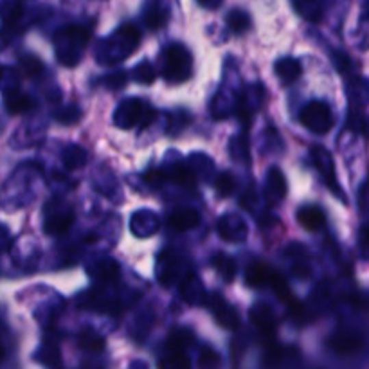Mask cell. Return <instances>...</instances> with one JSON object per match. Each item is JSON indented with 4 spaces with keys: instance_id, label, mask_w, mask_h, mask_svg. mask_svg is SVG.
<instances>
[{
    "instance_id": "4dcf8cb0",
    "label": "cell",
    "mask_w": 369,
    "mask_h": 369,
    "mask_svg": "<svg viewBox=\"0 0 369 369\" xmlns=\"http://www.w3.org/2000/svg\"><path fill=\"white\" fill-rule=\"evenodd\" d=\"M155 76V68H153V65H151L150 62H142V64L137 65L136 71H133V78L139 83H142V85H151Z\"/></svg>"
},
{
    "instance_id": "603a6c76",
    "label": "cell",
    "mask_w": 369,
    "mask_h": 369,
    "mask_svg": "<svg viewBox=\"0 0 369 369\" xmlns=\"http://www.w3.org/2000/svg\"><path fill=\"white\" fill-rule=\"evenodd\" d=\"M90 274L99 281H114L119 277V265L112 259H105V262L97 263Z\"/></svg>"
},
{
    "instance_id": "d4e9b609",
    "label": "cell",
    "mask_w": 369,
    "mask_h": 369,
    "mask_svg": "<svg viewBox=\"0 0 369 369\" xmlns=\"http://www.w3.org/2000/svg\"><path fill=\"white\" fill-rule=\"evenodd\" d=\"M166 20H168V15H166V11L159 4H150L146 8L144 24L150 29H161V27H164Z\"/></svg>"
},
{
    "instance_id": "f546056e",
    "label": "cell",
    "mask_w": 369,
    "mask_h": 369,
    "mask_svg": "<svg viewBox=\"0 0 369 369\" xmlns=\"http://www.w3.org/2000/svg\"><path fill=\"white\" fill-rule=\"evenodd\" d=\"M20 68L27 78H36L44 73V64L36 56H24L20 58Z\"/></svg>"
},
{
    "instance_id": "8d00e7d4",
    "label": "cell",
    "mask_w": 369,
    "mask_h": 369,
    "mask_svg": "<svg viewBox=\"0 0 369 369\" xmlns=\"http://www.w3.org/2000/svg\"><path fill=\"white\" fill-rule=\"evenodd\" d=\"M4 355H5V351H4V346L0 344V362H2V360H4Z\"/></svg>"
},
{
    "instance_id": "5bb4252c",
    "label": "cell",
    "mask_w": 369,
    "mask_h": 369,
    "mask_svg": "<svg viewBox=\"0 0 369 369\" xmlns=\"http://www.w3.org/2000/svg\"><path fill=\"white\" fill-rule=\"evenodd\" d=\"M4 105H5V108H8V112L13 114V116L29 112L31 108L34 107L31 96L20 92L18 88H13V90H8V92H5Z\"/></svg>"
},
{
    "instance_id": "2e32d148",
    "label": "cell",
    "mask_w": 369,
    "mask_h": 369,
    "mask_svg": "<svg viewBox=\"0 0 369 369\" xmlns=\"http://www.w3.org/2000/svg\"><path fill=\"white\" fill-rule=\"evenodd\" d=\"M274 71H276V76L281 79L283 85H292L301 76L303 67L296 58H281L276 62Z\"/></svg>"
},
{
    "instance_id": "ba28073f",
    "label": "cell",
    "mask_w": 369,
    "mask_h": 369,
    "mask_svg": "<svg viewBox=\"0 0 369 369\" xmlns=\"http://www.w3.org/2000/svg\"><path fill=\"white\" fill-rule=\"evenodd\" d=\"M209 306L213 308V314L214 317H216V321L224 326V328H231V330L238 328L240 325L238 314H236V310H234L233 306L227 305V303L222 299V296L216 294L213 299H209Z\"/></svg>"
},
{
    "instance_id": "7c38bea8",
    "label": "cell",
    "mask_w": 369,
    "mask_h": 369,
    "mask_svg": "<svg viewBox=\"0 0 369 369\" xmlns=\"http://www.w3.org/2000/svg\"><path fill=\"white\" fill-rule=\"evenodd\" d=\"M265 194H267V199L270 200L272 204L281 202L283 196L287 194V180H285L283 173L277 170V168H270V171H268Z\"/></svg>"
},
{
    "instance_id": "7a4b0ae2",
    "label": "cell",
    "mask_w": 369,
    "mask_h": 369,
    "mask_svg": "<svg viewBox=\"0 0 369 369\" xmlns=\"http://www.w3.org/2000/svg\"><path fill=\"white\" fill-rule=\"evenodd\" d=\"M139 38H141V34L136 25H121L97 51V60H101L103 64H116V62L128 58L139 45Z\"/></svg>"
},
{
    "instance_id": "74e56055",
    "label": "cell",
    "mask_w": 369,
    "mask_h": 369,
    "mask_svg": "<svg viewBox=\"0 0 369 369\" xmlns=\"http://www.w3.org/2000/svg\"><path fill=\"white\" fill-rule=\"evenodd\" d=\"M364 2H366V5H368V8H369V0H364Z\"/></svg>"
},
{
    "instance_id": "d6a6232c",
    "label": "cell",
    "mask_w": 369,
    "mask_h": 369,
    "mask_svg": "<svg viewBox=\"0 0 369 369\" xmlns=\"http://www.w3.org/2000/svg\"><path fill=\"white\" fill-rule=\"evenodd\" d=\"M359 253L364 262H369V224L360 229L359 234Z\"/></svg>"
},
{
    "instance_id": "4fadbf2b",
    "label": "cell",
    "mask_w": 369,
    "mask_h": 369,
    "mask_svg": "<svg viewBox=\"0 0 369 369\" xmlns=\"http://www.w3.org/2000/svg\"><path fill=\"white\" fill-rule=\"evenodd\" d=\"M330 348L335 353L339 355H351L355 351L360 350L362 346V339L355 333H348V331H342V333H335V335L330 339Z\"/></svg>"
},
{
    "instance_id": "836d02e7",
    "label": "cell",
    "mask_w": 369,
    "mask_h": 369,
    "mask_svg": "<svg viewBox=\"0 0 369 369\" xmlns=\"http://www.w3.org/2000/svg\"><path fill=\"white\" fill-rule=\"evenodd\" d=\"M81 346L83 348H87V350L97 351L103 348V339L101 337L90 335V333H87V335L81 337Z\"/></svg>"
},
{
    "instance_id": "7402d4cb",
    "label": "cell",
    "mask_w": 369,
    "mask_h": 369,
    "mask_svg": "<svg viewBox=\"0 0 369 369\" xmlns=\"http://www.w3.org/2000/svg\"><path fill=\"white\" fill-rule=\"evenodd\" d=\"M227 25L234 34L247 33L251 29V16L242 10H233L227 15Z\"/></svg>"
},
{
    "instance_id": "ac0fdd59",
    "label": "cell",
    "mask_w": 369,
    "mask_h": 369,
    "mask_svg": "<svg viewBox=\"0 0 369 369\" xmlns=\"http://www.w3.org/2000/svg\"><path fill=\"white\" fill-rule=\"evenodd\" d=\"M62 161H64L67 170H78V168L87 164V151L83 150L81 146L71 144L62 153Z\"/></svg>"
},
{
    "instance_id": "e0dca14e",
    "label": "cell",
    "mask_w": 369,
    "mask_h": 369,
    "mask_svg": "<svg viewBox=\"0 0 369 369\" xmlns=\"http://www.w3.org/2000/svg\"><path fill=\"white\" fill-rule=\"evenodd\" d=\"M200 224V213L199 211H194V209H177L175 213H171L170 216V225L175 231H180V233H184V231H191L196 225Z\"/></svg>"
},
{
    "instance_id": "30bf717a",
    "label": "cell",
    "mask_w": 369,
    "mask_h": 369,
    "mask_svg": "<svg viewBox=\"0 0 369 369\" xmlns=\"http://www.w3.org/2000/svg\"><path fill=\"white\" fill-rule=\"evenodd\" d=\"M274 274H276V270L272 267H268L267 263L254 262L245 270V281H247L249 287L262 288L265 285H270Z\"/></svg>"
},
{
    "instance_id": "f1b7e54d",
    "label": "cell",
    "mask_w": 369,
    "mask_h": 369,
    "mask_svg": "<svg viewBox=\"0 0 369 369\" xmlns=\"http://www.w3.org/2000/svg\"><path fill=\"white\" fill-rule=\"evenodd\" d=\"M220 366H222V359L218 351H214L213 348H204L200 351L199 369H220Z\"/></svg>"
},
{
    "instance_id": "4316f807",
    "label": "cell",
    "mask_w": 369,
    "mask_h": 369,
    "mask_svg": "<svg viewBox=\"0 0 369 369\" xmlns=\"http://www.w3.org/2000/svg\"><path fill=\"white\" fill-rule=\"evenodd\" d=\"M214 190L220 196H231L236 190V179L231 173H220L214 180Z\"/></svg>"
},
{
    "instance_id": "cb8c5ba5",
    "label": "cell",
    "mask_w": 369,
    "mask_h": 369,
    "mask_svg": "<svg viewBox=\"0 0 369 369\" xmlns=\"http://www.w3.org/2000/svg\"><path fill=\"white\" fill-rule=\"evenodd\" d=\"M270 285H272V290L274 294L277 296V299L281 303H285L287 306H292L294 303H296V297L292 296V290L290 287H288V283L285 281V277L281 276L279 272L274 274L272 281H270Z\"/></svg>"
},
{
    "instance_id": "1f68e13d",
    "label": "cell",
    "mask_w": 369,
    "mask_h": 369,
    "mask_svg": "<svg viewBox=\"0 0 369 369\" xmlns=\"http://www.w3.org/2000/svg\"><path fill=\"white\" fill-rule=\"evenodd\" d=\"M128 76L125 73H110L108 76L101 78L103 87L110 88V90H117V88H123L127 85Z\"/></svg>"
},
{
    "instance_id": "52a82bcc",
    "label": "cell",
    "mask_w": 369,
    "mask_h": 369,
    "mask_svg": "<svg viewBox=\"0 0 369 369\" xmlns=\"http://www.w3.org/2000/svg\"><path fill=\"white\" fill-rule=\"evenodd\" d=\"M251 322L263 337H272L276 331V316L272 308L265 303H257L251 308Z\"/></svg>"
},
{
    "instance_id": "3957f363",
    "label": "cell",
    "mask_w": 369,
    "mask_h": 369,
    "mask_svg": "<svg viewBox=\"0 0 369 369\" xmlns=\"http://www.w3.org/2000/svg\"><path fill=\"white\" fill-rule=\"evenodd\" d=\"M157 112L150 103L141 101L137 97H130L127 101H123L116 110L114 121L119 128L130 130V128H146L153 123Z\"/></svg>"
},
{
    "instance_id": "ffe728a7",
    "label": "cell",
    "mask_w": 369,
    "mask_h": 369,
    "mask_svg": "<svg viewBox=\"0 0 369 369\" xmlns=\"http://www.w3.org/2000/svg\"><path fill=\"white\" fill-rule=\"evenodd\" d=\"M213 265L214 268L218 270V274L222 276L224 281H233L236 277V272H238V265L234 262L233 257L225 256V254L218 253L213 257Z\"/></svg>"
},
{
    "instance_id": "83f0119b",
    "label": "cell",
    "mask_w": 369,
    "mask_h": 369,
    "mask_svg": "<svg viewBox=\"0 0 369 369\" xmlns=\"http://www.w3.org/2000/svg\"><path fill=\"white\" fill-rule=\"evenodd\" d=\"M54 119L62 125H74L81 119V110L76 105H67V107L60 108L54 114Z\"/></svg>"
},
{
    "instance_id": "5b68a950",
    "label": "cell",
    "mask_w": 369,
    "mask_h": 369,
    "mask_svg": "<svg viewBox=\"0 0 369 369\" xmlns=\"http://www.w3.org/2000/svg\"><path fill=\"white\" fill-rule=\"evenodd\" d=\"M301 123L311 133L325 136L333 128V114L326 103L311 101L301 110Z\"/></svg>"
},
{
    "instance_id": "6da1fadb",
    "label": "cell",
    "mask_w": 369,
    "mask_h": 369,
    "mask_svg": "<svg viewBox=\"0 0 369 369\" xmlns=\"http://www.w3.org/2000/svg\"><path fill=\"white\" fill-rule=\"evenodd\" d=\"M90 40V29L83 25H67L60 29L54 36L56 45V58L65 67H74L81 60L83 49L87 47Z\"/></svg>"
},
{
    "instance_id": "d590c367",
    "label": "cell",
    "mask_w": 369,
    "mask_h": 369,
    "mask_svg": "<svg viewBox=\"0 0 369 369\" xmlns=\"http://www.w3.org/2000/svg\"><path fill=\"white\" fill-rule=\"evenodd\" d=\"M200 4L204 5V8H209V10H213V8H218L222 4V0H199Z\"/></svg>"
},
{
    "instance_id": "d6986e66",
    "label": "cell",
    "mask_w": 369,
    "mask_h": 369,
    "mask_svg": "<svg viewBox=\"0 0 369 369\" xmlns=\"http://www.w3.org/2000/svg\"><path fill=\"white\" fill-rule=\"evenodd\" d=\"M24 15L22 0H0V20L5 24H15Z\"/></svg>"
},
{
    "instance_id": "9c48e42d",
    "label": "cell",
    "mask_w": 369,
    "mask_h": 369,
    "mask_svg": "<svg viewBox=\"0 0 369 369\" xmlns=\"http://www.w3.org/2000/svg\"><path fill=\"white\" fill-rule=\"evenodd\" d=\"M218 233L222 238L238 243L247 238V225H245V222H243L242 218L231 214V216H224V218L220 220Z\"/></svg>"
},
{
    "instance_id": "484cf974",
    "label": "cell",
    "mask_w": 369,
    "mask_h": 369,
    "mask_svg": "<svg viewBox=\"0 0 369 369\" xmlns=\"http://www.w3.org/2000/svg\"><path fill=\"white\" fill-rule=\"evenodd\" d=\"M168 177L180 186H188V188L194 186V171L186 164H180V162L171 166V173Z\"/></svg>"
},
{
    "instance_id": "44dd1931",
    "label": "cell",
    "mask_w": 369,
    "mask_h": 369,
    "mask_svg": "<svg viewBox=\"0 0 369 369\" xmlns=\"http://www.w3.org/2000/svg\"><path fill=\"white\" fill-rule=\"evenodd\" d=\"M296 10L305 16L306 20L317 22L322 16V4L321 0H294Z\"/></svg>"
},
{
    "instance_id": "8992f818",
    "label": "cell",
    "mask_w": 369,
    "mask_h": 369,
    "mask_svg": "<svg viewBox=\"0 0 369 369\" xmlns=\"http://www.w3.org/2000/svg\"><path fill=\"white\" fill-rule=\"evenodd\" d=\"M310 153H311V161H314L316 168L322 175V179L326 180L328 188H331V191L339 194V196H344L342 191L339 190V186H337L335 166H333V159H331V155L328 153V150H325L322 146H314V148L310 150Z\"/></svg>"
},
{
    "instance_id": "277c9868",
    "label": "cell",
    "mask_w": 369,
    "mask_h": 369,
    "mask_svg": "<svg viewBox=\"0 0 369 369\" xmlns=\"http://www.w3.org/2000/svg\"><path fill=\"white\" fill-rule=\"evenodd\" d=\"M193 58L190 51L180 44H171L162 53V76L166 81L182 83L190 79Z\"/></svg>"
},
{
    "instance_id": "8fae6325",
    "label": "cell",
    "mask_w": 369,
    "mask_h": 369,
    "mask_svg": "<svg viewBox=\"0 0 369 369\" xmlns=\"http://www.w3.org/2000/svg\"><path fill=\"white\" fill-rule=\"evenodd\" d=\"M74 222V213L71 207H64L47 214L45 218V233L47 234H64Z\"/></svg>"
},
{
    "instance_id": "9a60e30c",
    "label": "cell",
    "mask_w": 369,
    "mask_h": 369,
    "mask_svg": "<svg viewBox=\"0 0 369 369\" xmlns=\"http://www.w3.org/2000/svg\"><path fill=\"white\" fill-rule=\"evenodd\" d=\"M297 220H299V224H301L306 231H319V229L325 227L326 224L325 213H322V209L317 207V205H305V207L299 209Z\"/></svg>"
},
{
    "instance_id": "e575fe53",
    "label": "cell",
    "mask_w": 369,
    "mask_h": 369,
    "mask_svg": "<svg viewBox=\"0 0 369 369\" xmlns=\"http://www.w3.org/2000/svg\"><path fill=\"white\" fill-rule=\"evenodd\" d=\"M335 65L339 67L340 73H348V68H350V58L342 53H337L335 56Z\"/></svg>"
}]
</instances>
